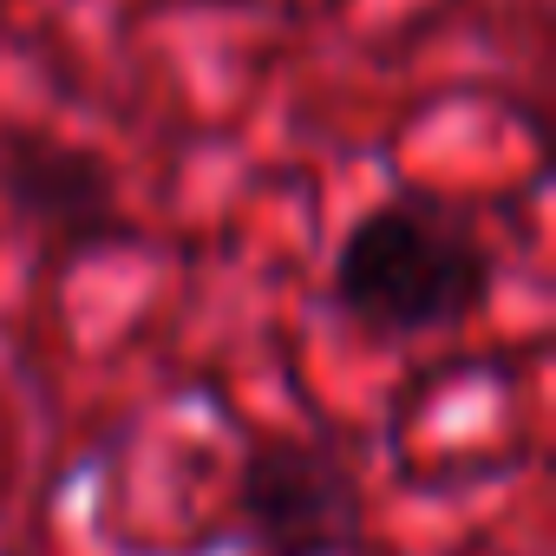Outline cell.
<instances>
[{
	"instance_id": "obj_1",
	"label": "cell",
	"mask_w": 556,
	"mask_h": 556,
	"mask_svg": "<svg viewBox=\"0 0 556 556\" xmlns=\"http://www.w3.org/2000/svg\"><path fill=\"white\" fill-rule=\"evenodd\" d=\"M491 302V255L426 203H374L334 249V308L374 341L445 334Z\"/></svg>"
},
{
	"instance_id": "obj_2",
	"label": "cell",
	"mask_w": 556,
	"mask_h": 556,
	"mask_svg": "<svg viewBox=\"0 0 556 556\" xmlns=\"http://www.w3.org/2000/svg\"><path fill=\"white\" fill-rule=\"evenodd\" d=\"M236 517L262 556H348L361 543V478L328 439H268L242 458Z\"/></svg>"
},
{
	"instance_id": "obj_3",
	"label": "cell",
	"mask_w": 556,
	"mask_h": 556,
	"mask_svg": "<svg viewBox=\"0 0 556 556\" xmlns=\"http://www.w3.org/2000/svg\"><path fill=\"white\" fill-rule=\"evenodd\" d=\"M0 197L34 236L60 249L131 242L118 177L92 144L53 138V131H0Z\"/></svg>"
}]
</instances>
